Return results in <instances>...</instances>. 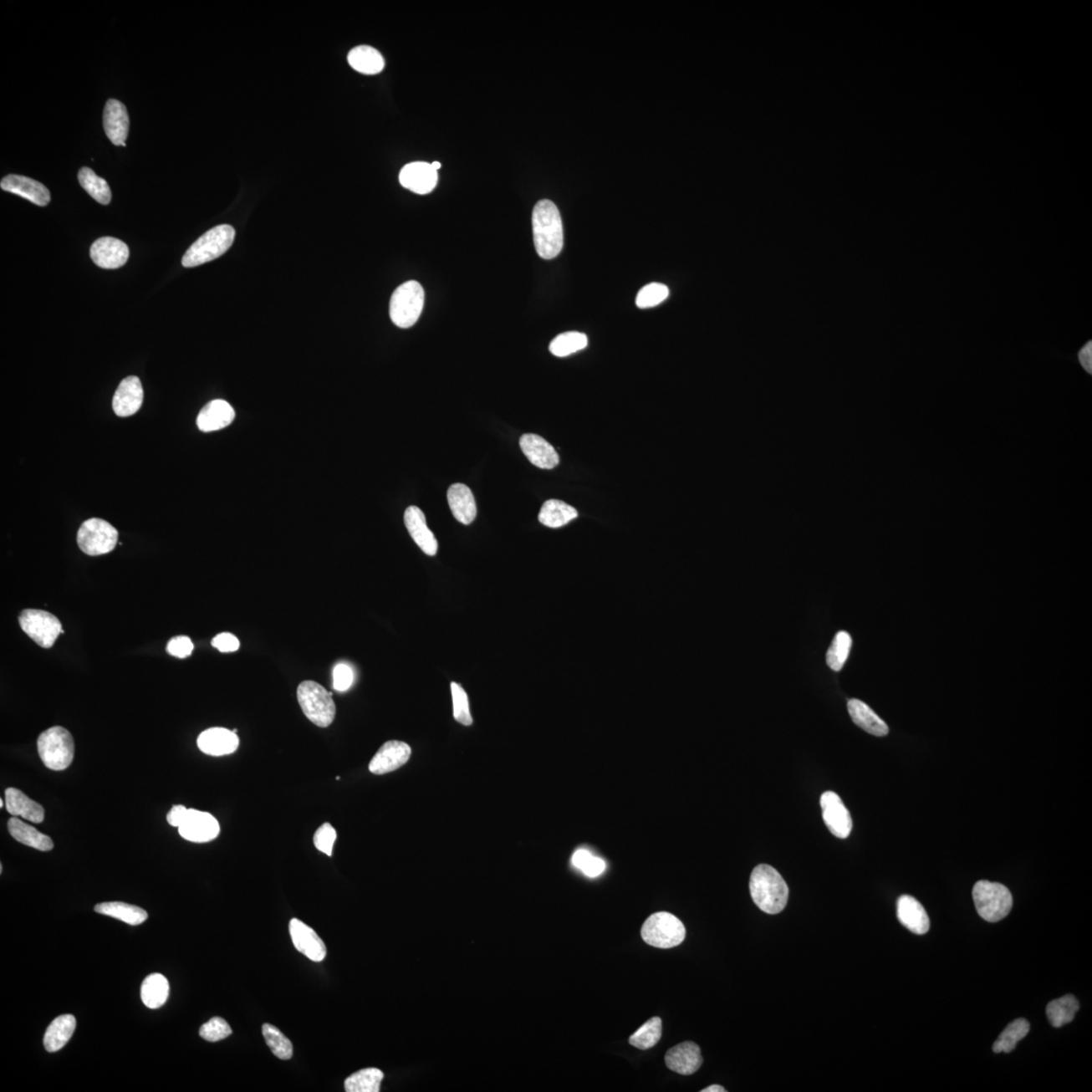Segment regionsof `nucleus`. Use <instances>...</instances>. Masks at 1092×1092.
<instances>
[{"label":"nucleus","mask_w":1092,"mask_h":1092,"mask_svg":"<svg viewBox=\"0 0 1092 1092\" xmlns=\"http://www.w3.org/2000/svg\"><path fill=\"white\" fill-rule=\"evenodd\" d=\"M533 238L536 253L541 258L554 259L564 247L562 217L552 201H539L533 212Z\"/></svg>","instance_id":"obj_1"},{"label":"nucleus","mask_w":1092,"mask_h":1092,"mask_svg":"<svg viewBox=\"0 0 1092 1092\" xmlns=\"http://www.w3.org/2000/svg\"><path fill=\"white\" fill-rule=\"evenodd\" d=\"M750 891L756 906L769 915L780 913L788 902L789 888L787 883L779 872L769 865H758L753 870Z\"/></svg>","instance_id":"obj_2"},{"label":"nucleus","mask_w":1092,"mask_h":1092,"mask_svg":"<svg viewBox=\"0 0 1092 1092\" xmlns=\"http://www.w3.org/2000/svg\"><path fill=\"white\" fill-rule=\"evenodd\" d=\"M236 232L230 225H220L207 232L187 249L182 258L185 268L200 267L219 258L234 242Z\"/></svg>","instance_id":"obj_3"},{"label":"nucleus","mask_w":1092,"mask_h":1092,"mask_svg":"<svg viewBox=\"0 0 1092 1092\" xmlns=\"http://www.w3.org/2000/svg\"><path fill=\"white\" fill-rule=\"evenodd\" d=\"M38 752L48 769L63 771L71 765L74 758V741L64 727L47 729L38 738Z\"/></svg>","instance_id":"obj_4"},{"label":"nucleus","mask_w":1092,"mask_h":1092,"mask_svg":"<svg viewBox=\"0 0 1092 1092\" xmlns=\"http://www.w3.org/2000/svg\"><path fill=\"white\" fill-rule=\"evenodd\" d=\"M298 700L303 712L319 727L331 726L336 715L332 693L314 681H304L298 687Z\"/></svg>","instance_id":"obj_5"},{"label":"nucleus","mask_w":1092,"mask_h":1092,"mask_svg":"<svg viewBox=\"0 0 1092 1092\" xmlns=\"http://www.w3.org/2000/svg\"><path fill=\"white\" fill-rule=\"evenodd\" d=\"M424 289L415 280L395 288L390 302V317L395 326L407 329L416 324L424 307Z\"/></svg>","instance_id":"obj_6"},{"label":"nucleus","mask_w":1092,"mask_h":1092,"mask_svg":"<svg viewBox=\"0 0 1092 1092\" xmlns=\"http://www.w3.org/2000/svg\"><path fill=\"white\" fill-rule=\"evenodd\" d=\"M973 900L979 916L989 922L1003 920L1013 908L1012 893L1000 883L987 880L976 883Z\"/></svg>","instance_id":"obj_7"},{"label":"nucleus","mask_w":1092,"mask_h":1092,"mask_svg":"<svg viewBox=\"0 0 1092 1092\" xmlns=\"http://www.w3.org/2000/svg\"><path fill=\"white\" fill-rule=\"evenodd\" d=\"M642 940L660 949H671L683 943L686 929L683 922L671 913H654L641 927Z\"/></svg>","instance_id":"obj_8"},{"label":"nucleus","mask_w":1092,"mask_h":1092,"mask_svg":"<svg viewBox=\"0 0 1092 1092\" xmlns=\"http://www.w3.org/2000/svg\"><path fill=\"white\" fill-rule=\"evenodd\" d=\"M118 539V530L109 522L100 518L86 520L77 533L79 549L91 557L113 552Z\"/></svg>","instance_id":"obj_9"},{"label":"nucleus","mask_w":1092,"mask_h":1092,"mask_svg":"<svg viewBox=\"0 0 1092 1092\" xmlns=\"http://www.w3.org/2000/svg\"><path fill=\"white\" fill-rule=\"evenodd\" d=\"M18 622L23 632L43 649H50L60 633H64L60 620L55 615L37 609L23 610L18 617Z\"/></svg>","instance_id":"obj_10"},{"label":"nucleus","mask_w":1092,"mask_h":1092,"mask_svg":"<svg viewBox=\"0 0 1092 1092\" xmlns=\"http://www.w3.org/2000/svg\"><path fill=\"white\" fill-rule=\"evenodd\" d=\"M820 806L829 832L839 839H847L852 833L853 820L840 797L832 791L824 792L821 795Z\"/></svg>","instance_id":"obj_11"},{"label":"nucleus","mask_w":1092,"mask_h":1092,"mask_svg":"<svg viewBox=\"0 0 1092 1092\" xmlns=\"http://www.w3.org/2000/svg\"><path fill=\"white\" fill-rule=\"evenodd\" d=\"M178 832L181 838L192 843H207L217 838L220 824L210 814L196 809H188Z\"/></svg>","instance_id":"obj_12"},{"label":"nucleus","mask_w":1092,"mask_h":1092,"mask_svg":"<svg viewBox=\"0 0 1092 1092\" xmlns=\"http://www.w3.org/2000/svg\"><path fill=\"white\" fill-rule=\"evenodd\" d=\"M412 753L408 743L390 741L380 747L370 761L369 769L375 775H385L403 767Z\"/></svg>","instance_id":"obj_13"},{"label":"nucleus","mask_w":1092,"mask_h":1092,"mask_svg":"<svg viewBox=\"0 0 1092 1092\" xmlns=\"http://www.w3.org/2000/svg\"><path fill=\"white\" fill-rule=\"evenodd\" d=\"M128 246L113 237H103L95 241L90 248V258L98 267L105 269L122 268L129 259Z\"/></svg>","instance_id":"obj_14"},{"label":"nucleus","mask_w":1092,"mask_h":1092,"mask_svg":"<svg viewBox=\"0 0 1092 1092\" xmlns=\"http://www.w3.org/2000/svg\"><path fill=\"white\" fill-rule=\"evenodd\" d=\"M399 180L401 185L407 190L418 195H427L436 187L438 174L431 164L412 162L402 168Z\"/></svg>","instance_id":"obj_15"},{"label":"nucleus","mask_w":1092,"mask_h":1092,"mask_svg":"<svg viewBox=\"0 0 1092 1092\" xmlns=\"http://www.w3.org/2000/svg\"><path fill=\"white\" fill-rule=\"evenodd\" d=\"M143 386L138 376H128L120 381L113 399L114 412L119 417H130L142 407Z\"/></svg>","instance_id":"obj_16"},{"label":"nucleus","mask_w":1092,"mask_h":1092,"mask_svg":"<svg viewBox=\"0 0 1092 1092\" xmlns=\"http://www.w3.org/2000/svg\"><path fill=\"white\" fill-rule=\"evenodd\" d=\"M289 932H291L294 948L299 953L308 957L314 962H321L325 959L327 954L326 946L323 943L321 937L310 926L304 925L303 921L298 919H293L289 922Z\"/></svg>","instance_id":"obj_17"},{"label":"nucleus","mask_w":1092,"mask_h":1092,"mask_svg":"<svg viewBox=\"0 0 1092 1092\" xmlns=\"http://www.w3.org/2000/svg\"><path fill=\"white\" fill-rule=\"evenodd\" d=\"M0 187L3 191L14 193L37 206L45 207L51 201L49 190L30 177L9 174L3 178Z\"/></svg>","instance_id":"obj_18"},{"label":"nucleus","mask_w":1092,"mask_h":1092,"mask_svg":"<svg viewBox=\"0 0 1092 1092\" xmlns=\"http://www.w3.org/2000/svg\"><path fill=\"white\" fill-rule=\"evenodd\" d=\"M665 1061L669 1069L681 1075H691L698 1071L703 1063L702 1051L693 1042L679 1044L666 1052Z\"/></svg>","instance_id":"obj_19"},{"label":"nucleus","mask_w":1092,"mask_h":1092,"mask_svg":"<svg viewBox=\"0 0 1092 1092\" xmlns=\"http://www.w3.org/2000/svg\"><path fill=\"white\" fill-rule=\"evenodd\" d=\"M197 747L206 755L221 757L230 755L239 747V737L233 731L223 727L207 729L197 738Z\"/></svg>","instance_id":"obj_20"},{"label":"nucleus","mask_w":1092,"mask_h":1092,"mask_svg":"<svg viewBox=\"0 0 1092 1092\" xmlns=\"http://www.w3.org/2000/svg\"><path fill=\"white\" fill-rule=\"evenodd\" d=\"M405 525L412 538L424 554L434 557L437 554L438 543L431 530L428 528L426 518L421 509L410 506L405 512Z\"/></svg>","instance_id":"obj_21"},{"label":"nucleus","mask_w":1092,"mask_h":1092,"mask_svg":"<svg viewBox=\"0 0 1092 1092\" xmlns=\"http://www.w3.org/2000/svg\"><path fill=\"white\" fill-rule=\"evenodd\" d=\"M520 447L525 457L535 467L543 470H553L559 463V457L554 447L536 434H524L520 438Z\"/></svg>","instance_id":"obj_22"},{"label":"nucleus","mask_w":1092,"mask_h":1092,"mask_svg":"<svg viewBox=\"0 0 1092 1092\" xmlns=\"http://www.w3.org/2000/svg\"><path fill=\"white\" fill-rule=\"evenodd\" d=\"M130 120L125 106L117 100L106 101L104 112V129L106 136L115 146H122L128 138Z\"/></svg>","instance_id":"obj_23"},{"label":"nucleus","mask_w":1092,"mask_h":1092,"mask_svg":"<svg viewBox=\"0 0 1092 1092\" xmlns=\"http://www.w3.org/2000/svg\"><path fill=\"white\" fill-rule=\"evenodd\" d=\"M897 917L907 930L916 935H925L930 930L929 916L919 901L910 896H902L897 901Z\"/></svg>","instance_id":"obj_24"},{"label":"nucleus","mask_w":1092,"mask_h":1092,"mask_svg":"<svg viewBox=\"0 0 1092 1092\" xmlns=\"http://www.w3.org/2000/svg\"><path fill=\"white\" fill-rule=\"evenodd\" d=\"M234 418V409L228 402L224 400H214L201 410L196 425L202 432L217 431L229 426Z\"/></svg>","instance_id":"obj_25"},{"label":"nucleus","mask_w":1092,"mask_h":1092,"mask_svg":"<svg viewBox=\"0 0 1092 1092\" xmlns=\"http://www.w3.org/2000/svg\"><path fill=\"white\" fill-rule=\"evenodd\" d=\"M447 500L453 516L461 523L470 525L476 519V500L470 487L463 484L451 486L447 492Z\"/></svg>","instance_id":"obj_26"},{"label":"nucleus","mask_w":1092,"mask_h":1092,"mask_svg":"<svg viewBox=\"0 0 1092 1092\" xmlns=\"http://www.w3.org/2000/svg\"><path fill=\"white\" fill-rule=\"evenodd\" d=\"M6 807L8 814L21 816L33 824H41L45 819V810L43 806L16 788L6 790Z\"/></svg>","instance_id":"obj_27"},{"label":"nucleus","mask_w":1092,"mask_h":1092,"mask_svg":"<svg viewBox=\"0 0 1092 1092\" xmlns=\"http://www.w3.org/2000/svg\"><path fill=\"white\" fill-rule=\"evenodd\" d=\"M850 717L858 727L875 737H885L889 732L888 726L878 717L866 703L858 699H850L848 702Z\"/></svg>","instance_id":"obj_28"},{"label":"nucleus","mask_w":1092,"mask_h":1092,"mask_svg":"<svg viewBox=\"0 0 1092 1092\" xmlns=\"http://www.w3.org/2000/svg\"><path fill=\"white\" fill-rule=\"evenodd\" d=\"M8 832L12 837L18 840V843L28 845L33 849L42 850V852H49L54 848L53 840L43 834L33 826L23 823L21 819L12 818L8 824Z\"/></svg>","instance_id":"obj_29"},{"label":"nucleus","mask_w":1092,"mask_h":1092,"mask_svg":"<svg viewBox=\"0 0 1092 1092\" xmlns=\"http://www.w3.org/2000/svg\"><path fill=\"white\" fill-rule=\"evenodd\" d=\"M76 1028V1019L72 1014L58 1017L48 1027L43 1036V1046L48 1052H57L69 1042Z\"/></svg>","instance_id":"obj_30"},{"label":"nucleus","mask_w":1092,"mask_h":1092,"mask_svg":"<svg viewBox=\"0 0 1092 1092\" xmlns=\"http://www.w3.org/2000/svg\"><path fill=\"white\" fill-rule=\"evenodd\" d=\"M348 63L355 71L366 75H375L383 71L385 59L380 53L370 46H357L350 52Z\"/></svg>","instance_id":"obj_31"},{"label":"nucleus","mask_w":1092,"mask_h":1092,"mask_svg":"<svg viewBox=\"0 0 1092 1092\" xmlns=\"http://www.w3.org/2000/svg\"><path fill=\"white\" fill-rule=\"evenodd\" d=\"M578 512L574 507L559 500L546 501L538 515L541 524L550 528H559L576 519Z\"/></svg>","instance_id":"obj_32"},{"label":"nucleus","mask_w":1092,"mask_h":1092,"mask_svg":"<svg viewBox=\"0 0 1092 1092\" xmlns=\"http://www.w3.org/2000/svg\"><path fill=\"white\" fill-rule=\"evenodd\" d=\"M94 911L100 915L114 917L130 926H139L148 919V913L141 907L128 905L125 902H105L95 906Z\"/></svg>","instance_id":"obj_33"},{"label":"nucleus","mask_w":1092,"mask_h":1092,"mask_svg":"<svg viewBox=\"0 0 1092 1092\" xmlns=\"http://www.w3.org/2000/svg\"><path fill=\"white\" fill-rule=\"evenodd\" d=\"M169 995V983L166 976L154 973L147 976L141 987V998L145 1006L156 1009L166 1003Z\"/></svg>","instance_id":"obj_34"},{"label":"nucleus","mask_w":1092,"mask_h":1092,"mask_svg":"<svg viewBox=\"0 0 1092 1092\" xmlns=\"http://www.w3.org/2000/svg\"><path fill=\"white\" fill-rule=\"evenodd\" d=\"M1079 1011V1003L1074 995H1065V997L1053 1000L1047 1006V1017L1053 1027L1061 1028L1065 1024L1074 1021L1075 1014Z\"/></svg>","instance_id":"obj_35"},{"label":"nucleus","mask_w":1092,"mask_h":1092,"mask_svg":"<svg viewBox=\"0 0 1092 1092\" xmlns=\"http://www.w3.org/2000/svg\"><path fill=\"white\" fill-rule=\"evenodd\" d=\"M79 180L84 190L101 205H109L112 201V191L104 178H101L89 167H82L79 172Z\"/></svg>","instance_id":"obj_36"},{"label":"nucleus","mask_w":1092,"mask_h":1092,"mask_svg":"<svg viewBox=\"0 0 1092 1092\" xmlns=\"http://www.w3.org/2000/svg\"><path fill=\"white\" fill-rule=\"evenodd\" d=\"M1030 1023L1024 1018H1018L1009 1023L993 1044V1052H1013L1016 1049L1017 1044L1030 1032Z\"/></svg>","instance_id":"obj_37"},{"label":"nucleus","mask_w":1092,"mask_h":1092,"mask_svg":"<svg viewBox=\"0 0 1092 1092\" xmlns=\"http://www.w3.org/2000/svg\"><path fill=\"white\" fill-rule=\"evenodd\" d=\"M384 1074L376 1068H367L348 1077L345 1080L347 1092H379Z\"/></svg>","instance_id":"obj_38"},{"label":"nucleus","mask_w":1092,"mask_h":1092,"mask_svg":"<svg viewBox=\"0 0 1092 1092\" xmlns=\"http://www.w3.org/2000/svg\"><path fill=\"white\" fill-rule=\"evenodd\" d=\"M661 1033H663V1022L658 1017L652 1018L631 1035L630 1044L637 1049H651L661 1040Z\"/></svg>","instance_id":"obj_39"},{"label":"nucleus","mask_w":1092,"mask_h":1092,"mask_svg":"<svg viewBox=\"0 0 1092 1092\" xmlns=\"http://www.w3.org/2000/svg\"><path fill=\"white\" fill-rule=\"evenodd\" d=\"M588 345V338L584 333L567 332L554 338L550 343L549 351L554 356L565 357L584 350Z\"/></svg>","instance_id":"obj_40"},{"label":"nucleus","mask_w":1092,"mask_h":1092,"mask_svg":"<svg viewBox=\"0 0 1092 1092\" xmlns=\"http://www.w3.org/2000/svg\"><path fill=\"white\" fill-rule=\"evenodd\" d=\"M852 637L847 631H839L826 652V664L830 669L839 671L843 669L852 647Z\"/></svg>","instance_id":"obj_41"},{"label":"nucleus","mask_w":1092,"mask_h":1092,"mask_svg":"<svg viewBox=\"0 0 1092 1092\" xmlns=\"http://www.w3.org/2000/svg\"><path fill=\"white\" fill-rule=\"evenodd\" d=\"M263 1033L265 1042H267L269 1049L272 1050L275 1056L282 1060L291 1059L293 1044L278 1028L270 1023H264Z\"/></svg>","instance_id":"obj_42"},{"label":"nucleus","mask_w":1092,"mask_h":1092,"mask_svg":"<svg viewBox=\"0 0 1092 1092\" xmlns=\"http://www.w3.org/2000/svg\"><path fill=\"white\" fill-rule=\"evenodd\" d=\"M572 864L584 875L591 878L600 876L606 869V863L602 859L594 856L589 850L584 849H579L574 853Z\"/></svg>","instance_id":"obj_43"},{"label":"nucleus","mask_w":1092,"mask_h":1092,"mask_svg":"<svg viewBox=\"0 0 1092 1092\" xmlns=\"http://www.w3.org/2000/svg\"><path fill=\"white\" fill-rule=\"evenodd\" d=\"M670 294L669 288L663 283H651L642 288L635 299L640 309H650L666 301Z\"/></svg>","instance_id":"obj_44"},{"label":"nucleus","mask_w":1092,"mask_h":1092,"mask_svg":"<svg viewBox=\"0 0 1092 1092\" xmlns=\"http://www.w3.org/2000/svg\"><path fill=\"white\" fill-rule=\"evenodd\" d=\"M451 689L454 719H456L457 722L462 724V726H472V717L470 710V702H468V696L466 691L463 690L460 684L456 682L451 684Z\"/></svg>","instance_id":"obj_45"},{"label":"nucleus","mask_w":1092,"mask_h":1092,"mask_svg":"<svg viewBox=\"0 0 1092 1092\" xmlns=\"http://www.w3.org/2000/svg\"><path fill=\"white\" fill-rule=\"evenodd\" d=\"M232 1033V1028L229 1023L222 1018H212L209 1022L202 1024L200 1030V1035L204 1040L209 1042H217L224 1040Z\"/></svg>","instance_id":"obj_46"},{"label":"nucleus","mask_w":1092,"mask_h":1092,"mask_svg":"<svg viewBox=\"0 0 1092 1092\" xmlns=\"http://www.w3.org/2000/svg\"><path fill=\"white\" fill-rule=\"evenodd\" d=\"M336 839L335 829L330 824L326 823L317 829L315 835H314V845L320 852L331 857L333 845H334Z\"/></svg>","instance_id":"obj_47"},{"label":"nucleus","mask_w":1092,"mask_h":1092,"mask_svg":"<svg viewBox=\"0 0 1092 1092\" xmlns=\"http://www.w3.org/2000/svg\"><path fill=\"white\" fill-rule=\"evenodd\" d=\"M355 674L350 666L340 664L333 671V687L339 692H345L354 684Z\"/></svg>","instance_id":"obj_48"},{"label":"nucleus","mask_w":1092,"mask_h":1092,"mask_svg":"<svg viewBox=\"0 0 1092 1092\" xmlns=\"http://www.w3.org/2000/svg\"><path fill=\"white\" fill-rule=\"evenodd\" d=\"M167 651L169 654L176 658L185 659L191 655L193 644L190 637L176 636L168 642Z\"/></svg>","instance_id":"obj_49"},{"label":"nucleus","mask_w":1092,"mask_h":1092,"mask_svg":"<svg viewBox=\"0 0 1092 1092\" xmlns=\"http://www.w3.org/2000/svg\"><path fill=\"white\" fill-rule=\"evenodd\" d=\"M212 646L221 652H233L239 650L240 641L234 635L224 632L212 639Z\"/></svg>","instance_id":"obj_50"},{"label":"nucleus","mask_w":1092,"mask_h":1092,"mask_svg":"<svg viewBox=\"0 0 1092 1092\" xmlns=\"http://www.w3.org/2000/svg\"><path fill=\"white\" fill-rule=\"evenodd\" d=\"M1091 350L1092 343L1091 341H1089L1080 348L1079 354H1077V360H1079V365L1082 369L1086 371V374L1089 375L1092 374Z\"/></svg>","instance_id":"obj_51"},{"label":"nucleus","mask_w":1092,"mask_h":1092,"mask_svg":"<svg viewBox=\"0 0 1092 1092\" xmlns=\"http://www.w3.org/2000/svg\"><path fill=\"white\" fill-rule=\"evenodd\" d=\"M187 810L186 806L174 805L167 814L168 824L174 826V828H180L182 821L186 819Z\"/></svg>","instance_id":"obj_52"},{"label":"nucleus","mask_w":1092,"mask_h":1092,"mask_svg":"<svg viewBox=\"0 0 1092 1092\" xmlns=\"http://www.w3.org/2000/svg\"><path fill=\"white\" fill-rule=\"evenodd\" d=\"M726 1091L727 1090L724 1089L722 1086L717 1085V1084L707 1087V1089L702 1090V1092H726Z\"/></svg>","instance_id":"obj_53"},{"label":"nucleus","mask_w":1092,"mask_h":1092,"mask_svg":"<svg viewBox=\"0 0 1092 1092\" xmlns=\"http://www.w3.org/2000/svg\"><path fill=\"white\" fill-rule=\"evenodd\" d=\"M431 166H433L434 169H436V171H438V169H441V162H437V161H434L433 163H431Z\"/></svg>","instance_id":"obj_54"},{"label":"nucleus","mask_w":1092,"mask_h":1092,"mask_svg":"<svg viewBox=\"0 0 1092 1092\" xmlns=\"http://www.w3.org/2000/svg\"><path fill=\"white\" fill-rule=\"evenodd\" d=\"M0 807H3V800H0Z\"/></svg>","instance_id":"obj_55"}]
</instances>
